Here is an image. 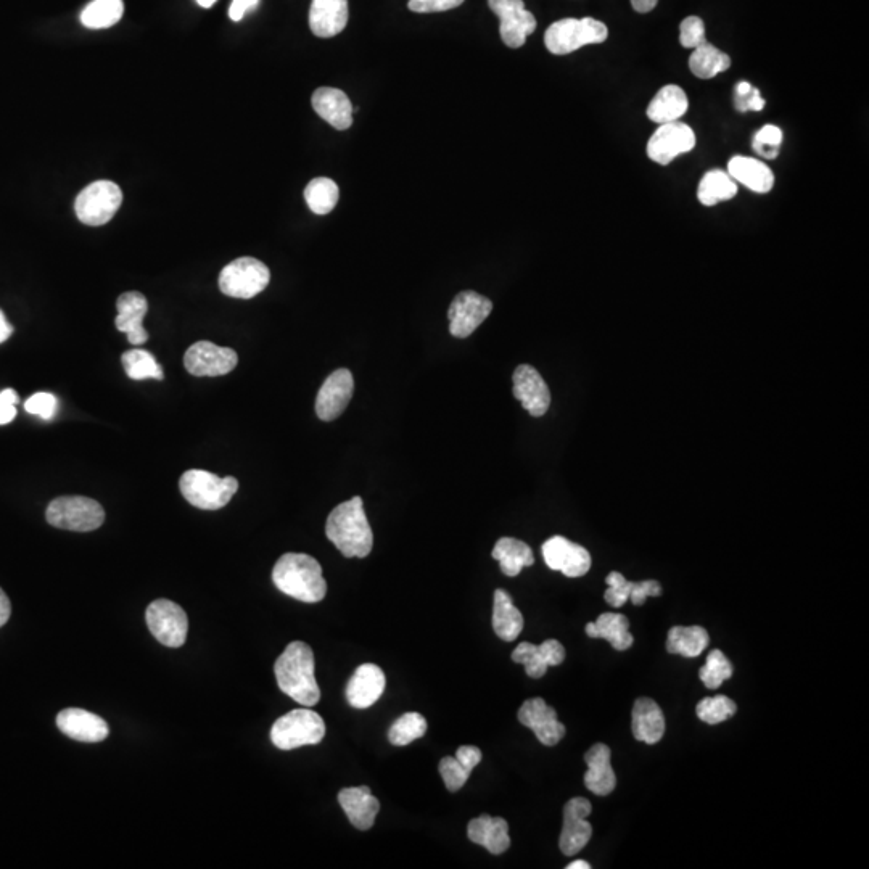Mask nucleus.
Wrapping results in <instances>:
<instances>
[{"label":"nucleus","instance_id":"f257e3e1","mask_svg":"<svg viewBox=\"0 0 869 869\" xmlns=\"http://www.w3.org/2000/svg\"><path fill=\"white\" fill-rule=\"evenodd\" d=\"M277 684L284 694L303 707H314L321 701L316 675H314L313 649L301 641H293L285 647L274 665Z\"/></svg>","mask_w":869,"mask_h":869},{"label":"nucleus","instance_id":"f03ea898","mask_svg":"<svg viewBox=\"0 0 869 869\" xmlns=\"http://www.w3.org/2000/svg\"><path fill=\"white\" fill-rule=\"evenodd\" d=\"M326 535L345 557L369 556L374 546V533L364 512L363 499L355 496L338 504L327 519Z\"/></svg>","mask_w":869,"mask_h":869},{"label":"nucleus","instance_id":"7ed1b4c3","mask_svg":"<svg viewBox=\"0 0 869 869\" xmlns=\"http://www.w3.org/2000/svg\"><path fill=\"white\" fill-rule=\"evenodd\" d=\"M272 581L281 593L306 604H316L326 598L327 583L322 567L314 557L287 552L276 562Z\"/></svg>","mask_w":869,"mask_h":869},{"label":"nucleus","instance_id":"20e7f679","mask_svg":"<svg viewBox=\"0 0 869 869\" xmlns=\"http://www.w3.org/2000/svg\"><path fill=\"white\" fill-rule=\"evenodd\" d=\"M179 488L187 503L202 511H218L231 503L232 496L239 490V480L235 477L221 478L206 470L192 469L182 474Z\"/></svg>","mask_w":869,"mask_h":869},{"label":"nucleus","instance_id":"39448f33","mask_svg":"<svg viewBox=\"0 0 869 869\" xmlns=\"http://www.w3.org/2000/svg\"><path fill=\"white\" fill-rule=\"evenodd\" d=\"M609 38V29L602 21L594 18H564L552 23L546 34L544 44L554 55H569L581 47L602 44Z\"/></svg>","mask_w":869,"mask_h":869},{"label":"nucleus","instance_id":"423d86ee","mask_svg":"<svg viewBox=\"0 0 869 869\" xmlns=\"http://www.w3.org/2000/svg\"><path fill=\"white\" fill-rule=\"evenodd\" d=\"M326 736V723L311 709H298L276 720L271 728V741L277 749L293 750L316 746Z\"/></svg>","mask_w":869,"mask_h":869},{"label":"nucleus","instance_id":"0eeeda50","mask_svg":"<svg viewBox=\"0 0 869 869\" xmlns=\"http://www.w3.org/2000/svg\"><path fill=\"white\" fill-rule=\"evenodd\" d=\"M47 522L52 527L70 532H92L102 527L105 511L94 499L86 496H62L49 504Z\"/></svg>","mask_w":869,"mask_h":869},{"label":"nucleus","instance_id":"6e6552de","mask_svg":"<svg viewBox=\"0 0 869 869\" xmlns=\"http://www.w3.org/2000/svg\"><path fill=\"white\" fill-rule=\"evenodd\" d=\"M271 281L268 266L256 258L243 256L227 264L219 274V289L232 298H250L260 295Z\"/></svg>","mask_w":869,"mask_h":869},{"label":"nucleus","instance_id":"1a4fd4ad","mask_svg":"<svg viewBox=\"0 0 869 869\" xmlns=\"http://www.w3.org/2000/svg\"><path fill=\"white\" fill-rule=\"evenodd\" d=\"M123 203V192L112 181H95L84 187L76 197L75 211L86 226L110 223Z\"/></svg>","mask_w":869,"mask_h":869},{"label":"nucleus","instance_id":"9d476101","mask_svg":"<svg viewBox=\"0 0 869 869\" xmlns=\"http://www.w3.org/2000/svg\"><path fill=\"white\" fill-rule=\"evenodd\" d=\"M145 620L149 625L150 633L158 643L166 647H181L186 643L189 633V618L181 606L168 599L153 601L147 612Z\"/></svg>","mask_w":869,"mask_h":869},{"label":"nucleus","instance_id":"9b49d317","mask_svg":"<svg viewBox=\"0 0 869 869\" xmlns=\"http://www.w3.org/2000/svg\"><path fill=\"white\" fill-rule=\"evenodd\" d=\"M488 5L501 21L499 33L507 47L520 49L528 36L535 33V15L525 9L524 0H488Z\"/></svg>","mask_w":869,"mask_h":869},{"label":"nucleus","instance_id":"f8f14e48","mask_svg":"<svg viewBox=\"0 0 869 869\" xmlns=\"http://www.w3.org/2000/svg\"><path fill=\"white\" fill-rule=\"evenodd\" d=\"M493 311V303L474 290L456 295L448 309L449 332L456 338H467L482 326Z\"/></svg>","mask_w":869,"mask_h":869},{"label":"nucleus","instance_id":"ddd939ff","mask_svg":"<svg viewBox=\"0 0 869 869\" xmlns=\"http://www.w3.org/2000/svg\"><path fill=\"white\" fill-rule=\"evenodd\" d=\"M696 147V134L688 124L673 121L660 124L647 142V157L655 163L670 165L676 157L691 152Z\"/></svg>","mask_w":869,"mask_h":869},{"label":"nucleus","instance_id":"4468645a","mask_svg":"<svg viewBox=\"0 0 869 869\" xmlns=\"http://www.w3.org/2000/svg\"><path fill=\"white\" fill-rule=\"evenodd\" d=\"M239 356L232 348H223L211 342H197L184 356L187 371L197 377H219L234 371Z\"/></svg>","mask_w":869,"mask_h":869},{"label":"nucleus","instance_id":"2eb2a0df","mask_svg":"<svg viewBox=\"0 0 869 869\" xmlns=\"http://www.w3.org/2000/svg\"><path fill=\"white\" fill-rule=\"evenodd\" d=\"M541 551L549 569L564 573L565 577L580 578L591 569L588 549L572 543L564 536H552L543 544Z\"/></svg>","mask_w":869,"mask_h":869},{"label":"nucleus","instance_id":"dca6fc26","mask_svg":"<svg viewBox=\"0 0 869 869\" xmlns=\"http://www.w3.org/2000/svg\"><path fill=\"white\" fill-rule=\"evenodd\" d=\"M593 812L591 802L585 797L570 799L564 807V826L561 834V850L567 857L577 855L585 849L593 836V826L589 824L588 816Z\"/></svg>","mask_w":869,"mask_h":869},{"label":"nucleus","instance_id":"f3484780","mask_svg":"<svg viewBox=\"0 0 869 869\" xmlns=\"http://www.w3.org/2000/svg\"><path fill=\"white\" fill-rule=\"evenodd\" d=\"M355 393V379L348 369H337L327 377L316 398V414L324 422L334 421L348 408Z\"/></svg>","mask_w":869,"mask_h":869},{"label":"nucleus","instance_id":"a211bd4d","mask_svg":"<svg viewBox=\"0 0 869 869\" xmlns=\"http://www.w3.org/2000/svg\"><path fill=\"white\" fill-rule=\"evenodd\" d=\"M517 717L522 725L532 729L543 746H556L565 736V726L557 718L556 710L541 697L525 701Z\"/></svg>","mask_w":869,"mask_h":869},{"label":"nucleus","instance_id":"6ab92c4d","mask_svg":"<svg viewBox=\"0 0 869 869\" xmlns=\"http://www.w3.org/2000/svg\"><path fill=\"white\" fill-rule=\"evenodd\" d=\"M514 396L525 411L533 417H541L551 406V392L540 372L535 367L522 364L514 371Z\"/></svg>","mask_w":869,"mask_h":869},{"label":"nucleus","instance_id":"aec40b11","mask_svg":"<svg viewBox=\"0 0 869 869\" xmlns=\"http://www.w3.org/2000/svg\"><path fill=\"white\" fill-rule=\"evenodd\" d=\"M385 686L387 678L382 668L375 664L361 665L346 684V701L353 709H369L382 697Z\"/></svg>","mask_w":869,"mask_h":869},{"label":"nucleus","instance_id":"412c9836","mask_svg":"<svg viewBox=\"0 0 869 869\" xmlns=\"http://www.w3.org/2000/svg\"><path fill=\"white\" fill-rule=\"evenodd\" d=\"M515 664H522L530 678H543L549 667H557L565 660V649L557 639H548L540 646L522 643L512 652Z\"/></svg>","mask_w":869,"mask_h":869},{"label":"nucleus","instance_id":"4be33fe9","mask_svg":"<svg viewBox=\"0 0 869 869\" xmlns=\"http://www.w3.org/2000/svg\"><path fill=\"white\" fill-rule=\"evenodd\" d=\"M57 726L68 738L87 744L105 741L110 734L107 721L83 709L62 710L58 713Z\"/></svg>","mask_w":869,"mask_h":869},{"label":"nucleus","instance_id":"5701e85b","mask_svg":"<svg viewBox=\"0 0 869 869\" xmlns=\"http://www.w3.org/2000/svg\"><path fill=\"white\" fill-rule=\"evenodd\" d=\"M116 329L128 335L131 345H142L149 340L147 330L142 326L145 314L149 311V301L141 292H126L116 301Z\"/></svg>","mask_w":869,"mask_h":869},{"label":"nucleus","instance_id":"b1692460","mask_svg":"<svg viewBox=\"0 0 869 869\" xmlns=\"http://www.w3.org/2000/svg\"><path fill=\"white\" fill-rule=\"evenodd\" d=\"M338 802L356 829L367 831L374 826L375 818L380 812V802L372 795L369 787H346L338 794Z\"/></svg>","mask_w":869,"mask_h":869},{"label":"nucleus","instance_id":"393cba45","mask_svg":"<svg viewBox=\"0 0 869 869\" xmlns=\"http://www.w3.org/2000/svg\"><path fill=\"white\" fill-rule=\"evenodd\" d=\"M314 112L321 116L322 120L337 129V131H346L353 124V105L345 92L335 87H319L318 91L314 92L313 99Z\"/></svg>","mask_w":869,"mask_h":869},{"label":"nucleus","instance_id":"a878e982","mask_svg":"<svg viewBox=\"0 0 869 869\" xmlns=\"http://www.w3.org/2000/svg\"><path fill=\"white\" fill-rule=\"evenodd\" d=\"M348 25V0H313L309 28L318 38H334Z\"/></svg>","mask_w":869,"mask_h":869},{"label":"nucleus","instance_id":"bb28decb","mask_svg":"<svg viewBox=\"0 0 869 869\" xmlns=\"http://www.w3.org/2000/svg\"><path fill=\"white\" fill-rule=\"evenodd\" d=\"M610 755L612 754L606 744H594L585 755V762L588 765L585 786L588 791L599 797L612 794L617 786V776L610 763Z\"/></svg>","mask_w":869,"mask_h":869},{"label":"nucleus","instance_id":"cd10ccee","mask_svg":"<svg viewBox=\"0 0 869 869\" xmlns=\"http://www.w3.org/2000/svg\"><path fill=\"white\" fill-rule=\"evenodd\" d=\"M467 836L474 844L482 845L493 855H501L511 847L509 824L504 818L482 815L470 821Z\"/></svg>","mask_w":869,"mask_h":869},{"label":"nucleus","instance_id":"c85d7f7f","mask_svg":"<svg viewBox=\"0 0 869 869\" xmlns=\"http://www.w3.org/2000/svg\"><path fill=\"white\" fill-rule=\"evenodd\" d=\"M631 729L636 741L644 744H657L665 734V715L657 702L647 697H641L633 707Z\"/></svg>","mask_w":869,"mask_h":869},{"label":"nucleus","instance_id":"c756f323","mask_svg":"<svg viewBox=\"0 0 869 869\" xmlns=\"http://www.w3.org/2000/svg\"><path fill=\"white\" fill-rule=\"evenodd\" d=\"M728 174L734 181L757 194H768L775 186V174L770 166L755 158H731L728 163Z\"/></svg>","mask_w":869,"mask_h":869},{"label":"nucleus","instance_id":"7c9ffc66","mask_svg":"<svg viewBox=\"0 0 869 869\" xmlns=\"http://www.w3.org/2000/svg\"><path fill=\"white\" fill-rule=\"evenodd\" d=\"M686 92L675 84L662 87L647 107V118L654 123L665 124L680 121L688 112Z\"/></svg>","mask_w":869,"mask_h":869},{"label":"nucleus","instance_id":"2f4dec72","mask_svg":"<svg viewBox=\"0 0 869 869\" xmlns=\"http://www.w3.org/2000/svg\"><path fill=\"white\" fill-rule=\"evenodd\" d=\"M586 635L593 639H607L615 651H627L635 643L628 618L625 615L610 614V612L599 615L596 622L588 623Z\"/></svg>","mask_w":869,"mask_h":869},{"label":"nucleus","instance_id":"473e14b6","mask_svg":"<svg viewBox=\"0 0 869 869\" xmlns=\"http://www.w3.org/2000/svg\"><path fill=\"white\" fill-rule=\"evenodd\" d=\"M493 630L499 639L512 643L524 630V615L514 606L511 596L504 589L495 591L493 607Z\"/></svg>","mask_w":869,"mask_h":869},{"label":"nucleus","instance_id":"72a5a7b5","mask_svg":"<svg viewBox=\"0 0 869 869\" xmlns=\"http://www.w3.org/2000/svg\"><path fill=\"white\" fill-rule=\"evenodd\" d=\"M491 556L499 562L501 570L507 577H517L525 567L535 564L532 548L524 541L507 538V536L499 538Z\"/></svg>","mask_w":869,"mask_h":869},{"label":"nucleus","instance_id":"f704fd0d","mask_svg":"<svg viewBox=\"0 0 869 869\" xmlns=\"http://www.w3.org/2000/svg\"><path fill=\"white\" fill-rule=\"evenodd\" d=\"M710 636L702 627H673L668 631L667 651L688 659L699 657L709 647Z\"/></svg>","mask_w":869,"mask_h":869},{"label":"nucleus","instance_id":"c9c22d12","mask_svg":"<svg viewBox=\"0 0 869 869\" xmlns=\"http://www.w3.org/2000/svg\"><path fill=\"white\" fill-rule=\"evenodd\" d=\"M729 66H731L729 55L707 41L696 47L689 58L692 75L699 79L715 78L720 73H725Z\"/></svg>","mask_w":869,"mask_h":869},{"label":"nucleus","instance_id":"e433bc0d","mask_svg":"<svg viewBox=\"0 0 869 869\" xmlns=\"http://www.w3.org/2000/svg\"><path fill=\"white\" fill-rule=\"evenodd\" d=\"M736 194H738V182L721 169H713L705 174L697 189V198L705 206L728 202Z\"/></svg>","mask_w":869,"mask_h":869},{"label":"nucleus","instance_id":"4c0bfd02","mask_svg":"<svg viewBox=\"0 0 869 869\" xmlns=\"http://www.w3.org/2000/svg\"><path fill=\"white\" fill-rule=\"evenodd\" d=\"M123 0H92L81 13V23L89 29H107L123 18Z\"/></svg>","mask_w":869,"mask_h":869},{"label":"nucleus","instance_id":"58836bf2","mask_svg":"<svg viewBox=\"0 0 869 869\" xmlns=\"http://www.w3.org/2000/svg\"><path fill=\"white\" fill-rule=\"evenodd\" d=\"M340 198L337 182L329 178H316L305 189L306 205L314 215H329Z\"/></svg>","mask_w":869,"mask_h":869},{"label":"nucleus","instance_id":"ea45409f","mask_svg":"<svg viewBox=\"0 0 869 869\" xmlns=\"http://www.w3.org/2000/svg\"><path fill=\"white\" fill-rule=\"evenodd\" d=\"M121 363H123L124 371L128 374L129 379H165L163 367L157 363V359L149 351L139 350V348L126 351L121 356Z\"/></svg>","mask_w":869,"mask_h":869},{"label":"nucleus","instance_id":"a19ab883","mask_svg":"<svg viewBox=\"0 0 869 869\" xmlns=\"http://www.w3.org/2000/svg\"><path fill=\"white\" fill-rule=\"evenodd\" d=\"M427 731V720L421 713L409 712L401 715L388 729V741L393 746H408L416 739H421Z\"/></svg>","mask_w":869,"mask_h":869},{"label":"nucleus","instance_id":"79ce46f5","mask_svg":"<svg viewBox=\"0 0 869 869\" xmlns=\"http://www.w3.org/2000/svg\"><path fill=\"white\" fill-rule=\"evenodd\" d=\"M734 668L726 659V655L723 652L718 651V649H713V651L709 652L707 655V662H705L704 667L701 668V672H699V678H701L702 683L707 686L709 689H717L720 688L721 684L725 683L726 680H729L731 676H733Z\"/></svg>","mask_w":869,"mask_h":869},{"label":"nucleus","instance_id":"37998d69","mask_svg":"<svg viewBox=\"0 0 869 869\" xmlns=\"http://www.w3.org/2000/svg\"><path fill=\"white\" fill-rule=\"evenodd\" d=\"M738 707L726 696L707 697L697 704V717L707 725H718L734 717Z\"/></svg>","mask_w":869,"mask_h":869},{"label":"nucleus","instance_id":"c03bdc74","mask_svg":"<svg viewBox=\"0 0 869 869\" xmlns=\"http://www.w3.org/2000/svg\"><path fill=\"white\" fill-rule=\"evenodd\" d=\"M781 144H783V131L778 126L767 124L760 131H757L752 145L760 157L765 158V160H775L778 158Z\"/></svg>","mask_w":869,"mask_h":869},{"label":"nucleus","instance_id":"a18cd8bd","mask_svg":"<svg viewBox=\"0 0 869 869\" xmlns=\"http://www.w3.org/2000/svg\"><path fill=\"white\" fill-rule=\"evenodd\" d=\"M438 770H440L441 778L445 781L446 789H448L449 792L461 791L464 784L467 783L470 773H472V771H470L469 768L464 767L456 757L443 758Z\"/></svg>","mask_w":869,"mask_h":869},{"label":"nucleus","instance_id":"49530a36","mask_svg":"<svg viewBox=\"0 0 869 869\" xmlns=\"http://www.w3.org/2000/svg\"><path fill=\"white\" fill-rule=\"evenodd\" d=\"M606 583L609 585V589L604 594V599H606L609 606L617 607L618 609V607H623L630 601L631 593H633V588H635L633 581H628L627 578L623 577L622 573L610 572L609 577L606 578Z\"/></svg>","mask_w":869,"mask_h":869},{"label":"nucleus","instance_id":"de8ad7c7","mask_svg":"<svg viewBox=\"0 0 869 869\" xmlns=\"http://www.w3.org/2000/svg\"><path fill=\"white\" fill-rule=\"evenodd\" d=\"M734 94H736L734 105L738 108V112H762L763 108H765V100H763L762 94H760L757 87L752 86L747 81H741L736 86Z\"/></svg>","mask_w":869,"mask_h":869},{"label":"nucleus","instance_id":"09e8293b","mask_svg":"<svg viewBox=\"0 0 869 869\" xmlns=\"http://www.w3.org/2000/svg\"><path fill=\"white\" fill-rule=\"evenodd\" d=\"M705 39V25L702 18L688 17L681 21L680 42L684 49H696L701 46Z\"/></svg>","mask_w":869,"mask_h":869},{"label":"nucleus","instance_id":"8fccbe9b","mask_svg":"<svg viewBox=\"0 0 869 869\" xmlns=\"http://www.w3.org/2000/svg\"><path fill=\"white\" fill-rule=\"evenodd\" d=\"M58 401L52 393H36V395L31 396L28 401L25 403L26 412L29 414H34V416H39L44 421H50V419H54L55 412H57Z\"/></svg>","mask_w":869,"mask_h":869},{"label":"nucleus","instance_id":"3c124183","mask_svg":"<svg viewBox=\"0 0 869 869\" xmlns=\"http://www.w3.org/2000/svg\"><path fill=\"white\" fill-rule=\"evenodd\" d=\"M464 0H409V10L416 13H438L458 9Z\"/></svg>","mask_w":869,"mask_h":869},{"label":"nucleus","instance_id":"603ef678","mask_svg":"<svg viewBox=\"0 0 869 869\" xmlns=\"http://www.w3.org/2000/svg\"><path fill=\"white\" fill-rule=\"evenodd\" d=\"M660 594H662V586H660V583H657V581H639V583H635V588H633V593H631L630 601L633 602L635 606H643L647 598H651V596L652 598H657Z\"/></svg>","mask_w":869,"mask_h":869},{"label":"nucleus","instance_id":"864d4df0","mask_svg":"<svg viewBox=\"0 0 869 869\" xmlns=\"http://www.w3.org/2000/svg\"><path fill=\"white\" fill-rule=\"evenodd\" d=\"M18 393L12 388L0 393V425H7L17 417Z\"/></svg>","mask_w":869,"mask_h":869},{"label":"nucleus","instance_id":"5fc2aeb1","mask_svg":"<svg viewBox=\"0 0 869 869\" xmlns=\"http://www.w3.org/2000/svg\"><path fill=\"white\" fill-rule=\"evenodd\" d=\"M482 757V750L474 746H461L458 752H456V758H458L464 767L469 768L470 771L474 770L478 763L482 762Z\"/></svg>","mask_w":869,"mask_h":869},{"label":"nucleus","instance_id":"6e6d98bb","mask_svg":"<svg viewBox=\"0 0 869 869\" xmlns=\"http://www.w3.org/2000/svg\"><path fill=\"white\" fill-rule=\"evenodd\" d=\"M260 4V0H232L229 7V18L232 21H242L250 10L256 9V5Z\"/></svg>","mask_w":869,"mask_h":869},{"label":"nucleus","instance_id":"4d7b16f0","mask_svg":"<svg viewBox=\"0 0 869 869\" xmlns=\"http://www.w3.org/2000/svg\"><path fill=\"white\" fill-rule=\"evenodd\" d=\"M10 614H12V604L9 596L4 593V589L0 588V628L9 622Z\"/></svg>","mask_w":869,"mask_h":869},{"label":"nucleus","instance_id":"13d9d810","mask_svg":"<svg viewBox=\"0 0 869 869\" xmlns=\"http://www.w3.org/2000/svg\"><path fill=\"white\" fill-rule=\"evenodd\" d=\"M659 0H631L633 9L638 13H649L657 7Z\"/></svg>","mask_w":869,"mask_h":869},{"label":"nucleus","instance_id":"bf43d9fd","mask_svg":"<svg viewBox=\"0 0 869 869\" xmlns=\"http://www.w3.org/2000/svg\"><path fill=\"white\" fill-rule=\"evenodd\" d=\"M13 334V327L10 326V322L5 318V314L2 313V309H0V343L7 342Z\"/></svg>","mask_w":869,"mask_h":869},{"label":"nucleus","instance_id":"052dcab7","mask_svg":"<svg viewBox=\"0 0 869 869\" xmlns=\"http://www.w3.org/2000/svg\"><path fill=\"white\" fill-rule=\"evenodd\" d=\"M589 868H591V865H589V863H586V861H583V860L573 861V863H570V865L567 866V869H589Z\"/></svg>","mask_w":869,"mask_h":869},{"label":"nucleus","instance_id":"680f3d73","mask_svg":"<svg viewBox=\"0 0 869 869\" xmlns=\"http://www.w3.org/2000/svg\"><path fill=\"white\" fill-rule=\"evenodd\" d=\"M216 2H218V0H197V4L200 5V7H203V9H211Z\"/></svg>","mask_w":869,"mask_h":869}]
</instances>
